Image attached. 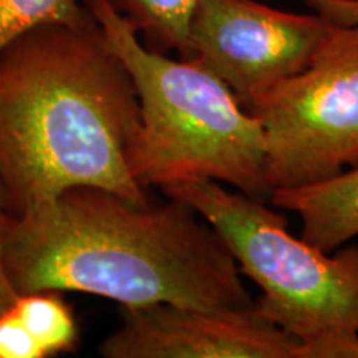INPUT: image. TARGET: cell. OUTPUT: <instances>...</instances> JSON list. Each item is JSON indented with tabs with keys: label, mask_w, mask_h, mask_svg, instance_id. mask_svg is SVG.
<instances>
[{
	"label": "cell",
	"mask_w": 358,
	"mask_h": 358,
	"mask_svg": "<svg viewBox=\"0 0 358 358\" xmlns=\"http://www.w3.org/2000/svg\"><path fill=\"white\" fill-rule=\"evenodd\" d=\"M133 78L95 20L30 30L0 52V185L13 217L70 187L148 203L129 168L140 128Z\"/></svg>",
	"instance_id": "obj_1"
},
{
	"label": "cell",
	"mask_w": 358,
	"mask_h": 358,
	"mask_svg": "<svg viewBox=\"0 0 358 358\" xmlns=\"http://www.w3.org/2000/svg\"><path fill=\"white\" fill-rule=\"evenodd\" d=\"M3 256L19 294H95L123 307L227 310L252 306L234 256L189 204H138L78 186L50 206L10 216Z\"/></svg>",
	"instance_id": "obj_2"
},
{
	"label": "cell",
	"mask_w": 358,
	"mask_h": 358,
	"mask_svg": "<svg viewBox=\"0 0 358 358\" xmlns=\"http://www.w3.org/2000/svg\"><path fill=\"white\" fill-rule=\"evenodd\" d=\"M108 47L131 75L141 122L129 151L134 179L148 189L214 179L250 198H271L259 120L196 58L173 60L146 48L110 0H83Z\"/></svg>",
	"instance_id": "obj_3"
},
{
	"label": "cell",
	"mask_w": 358,
	"mask_h": 358,
	"mask_svg": "<svg viewBox=\"0 0 358 358\" xmlns=\"http://www.w3.org/2000/svg\"><path fill=\"white\" fill-rule=\"evenodd\" d=\"M208 221L234 256L241 274L261 289L256 306L299 340L325 332H358V245L330 254L287 229L266 201L227 191L214 179L159 187Z\"/></svg>",
	"instance_id": "obj_4"
},
{
	"label": "cell",
	"mask_w": 358,
	"mask_h": 358,
	"mask_svg": "<svg viewBox=\"0 0 358 358\" xmlns=\"http://www.w3.org/2000/svg\"><path fill=\"white\" fill-rule=\"evenodd\" d=\"M261 123L271 194L358 164V25L330 27L301 73L248 106Z\"/></svg>",
	"instance_id": "obj_5"
},
{
	"label": "cell",
	"mask_w": 358,
	"mask_h": 358,
	"mask_svg": "<svg viewBox=\"0 0 358 358\" xmlns=\"http://www.w3.org/2000/svg\"><path fill=\"white\" fill-rule=\"evenodd\" d=\"M330 27L319 13L277 10L257 0H199L191 27L192 58L248 110L257 95L307 69Z\"/></svg>",
	"instance_id": "obj_6"
},
{
	"label": "cell",
	"mask_w": 358,
	"mask_h": 358,
	"mask_svg": "<svg viewBox=\"0 0 358 358\" xmlns=\"http://www.w3.org/2000/svg\"><path fill=\"white\" fill-rule=\"evenodd\" d=\"M123 324L101 343L106 358H297L301 340L252 306L201 310L151 303L123 307Z\"/></svg>",
	"instance_id": "obj_7"
},
{
	"label": "cell",
	"mask_w": 358,
	"mask_h": 358,
	"mask_svg": "<svg viewBox=\"0 0 358 358\" xmlns=\"http://www.w3.org/2000/svg\"><path fill=\"white\" fill-rule=\"evenodd\" d=\"M271 203L301 219V237L332 252L358 236V164L308 186L277 189Z\"/></svg>",
	"instance_id": "obj_8"
},
{
	"label": "cell",
	"mask_w": 358,
	"mask_h": 358,
	"mask_svg": "<svg viewBox=\"0 0 358 358\" xmlns=\"http://www.w3.org/2000/svg\"><path fill=\"white\" fill-rule=\"evenodd\" d=\"M128 24L143 34L145 47L192 58L191 27L199 0H110Z\"/></svg>",
	"instance_id": "obj_9"
},
{
	"label": "cell",
	"mask_w": 358,
	"mask_h": 358,
	"mask_svg": "<svg viewBox=\"0 0 358 358\" xmlns=\"http://www.w3.org/2000/svg\"><path fill=\"white\" fill-rule=\"evenodd\" d=\"M62 290L43 289L20 294L12 310L32 335L43 357L77 350L80 330Z\"/></svg>",
	"instance_id": "obj_10"
},
{
	"label": "cell",
	"mask_w": 358,
	"mask_h": 358,
	"mask_svg": "<svg viewBox=\"0 0 358 358\" xmlns=\"http://www.w3.org/2000/svg\"><path fill=\"white\" fill-rule=\"evenodd\" d=\"M92 13L78 0H0V52L42 25H78Z\"/></svg>",
	"instance_id": "obj_11"
},
{
	"label": "cell",
	"mask_w": 358,
	"mask_h": 358,
	"mask_svg": "<svg viewBox=\"0 0 358 358\" xmlns=\"http://www.w3.org/2000/svg\"><path fill=\"white\" fill-rule=\"evenodd\" d=\"M297 358H358V332L335 330L301 340Z\"/></svg>",
	"instance_id": "obj_12"
},
{
	"label": "cell",
	"mask_w": 358,
	"mask_h": 358,
	"mask_svg": "<svg viewBox=\"0 0 358 358\" xmlns=\"http://www.w3.org/2000/svg\"><path fill=\"white\" fill-rule=\"evenodd\" d=\"M0 358H45L12 308L0 315Z\"/></svg>",
	"instance_id": "obj_13"
},
{
	"label": "cell",
	"mask_w": 358,
	"mask_h": 358,
	"mask_svg": "<svg viewBox=\"0 0 358 358\" xmlns=\"http://www.w3.org/2000/svg\"><path fill=\"white\" fill-rule=\"evenodd\" d=\"M335 25H358V0H302Z\"/></svg>",
	"instance_id": "obj_14"
},
{
	"label": "cell",
	"mask_w": 358,
	"mask_h": 358,
	"mask_svg": "<svg viewBox=\"0 0 358 358\" xmlns=\"http://www.w3.org/2000/svg\"><path fill=\"white\" fill-rule=\"evenodd\" d=\"M10 221V214L6 209L3 203V196L0 194V315L12 307V303L17 301L19 292L13 287L10 275H8L6 266V256H3V234H6V227Z\"/></svg>",
	"instance_id": "obj_15"
},
{
	"label": "cell",
	"mask_w": 358,
	"mask_h": 358,
	"mask_svg": "<svg viewBox=\"0 0 358 358\" xmlns=\"http://www.w3.org/2000/svg\"><path fill=\"white\" fill-rule=\"evenodd\" d=\"M0 194H2V196H3V192H2V185H0Z\"/></svg>",
	"instance_id": "obj_16"
}]
</instances>
